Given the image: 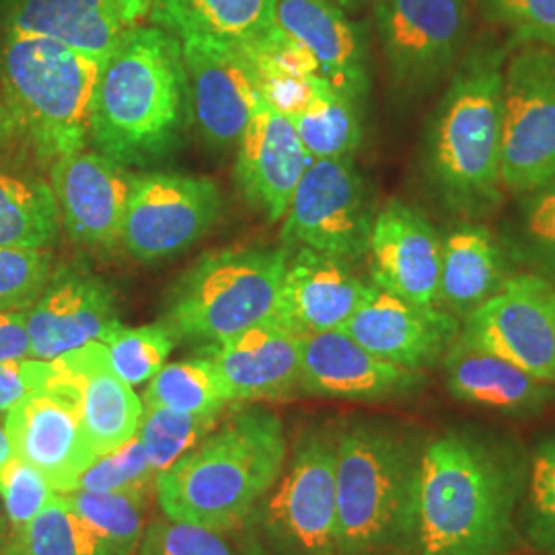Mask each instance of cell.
Returning a JSON list of instances; mask_svg holds the SVG:
<instances>
[{"instance_id":"obj_1","label":"cell","mask_w":555,"mask_h":555,"mask_svg":"<svg viewBox=\"0 0 555 555\" xmlns=\"http://www.w3.org/2000/svg\"><path fill=\"white\" fill-rule=\"evenodd\" d=\"M527 469L488 438L451 430L420 451L412 545L416 555H511L522 545L518 508Z\"/></svg>"},{"instance_id":"obj_2","label":"cell","mask_w":555,"mask_h":555,"mask_svg":"<svg viewBox=\"0 0 555 555\" xmlns=\"http://www.w3.org/2000/svg\"><path fill=\"white\" fill-rule=\"evenodd\" d=\"M190 116L181 41L159 25L134 27L101 66L89 140L124 167L169 157Z\"/></svg>"},{"instance_id":"obj_3","label":"cell","mask_w":555,"mask_h":555,"mask_svg":"<svg viewBox=\"0 0 555 555\" xmlns=\"http://www.w3.org/2000/svg\"><path fill=\"white\" fill-rule=\"evenodd\" d=\"M506 48L479 41L453 70L428 119L424 171L459 215H483L502 199V85Z\"/></svg>"},{"instance_id":"obj_4","label":"cell","mask_w":555,"mask_h":555,"mask_svg":"<svg viewBox=\"0 0 555 555\" xmlns=\"http://www.w3.org/2000/svg\"><path fill=\"white\" fill-rule=\"evenodd\" d=\"M286 459L280 417L263 408L243 410L157 477L160 511L215 533L238 529L276 486Z\"/></svg>"},{"instance_id":"obj_5","label":"cell","mask_w":555,"mask_h":555,"mask_svg":"<svg viewBox=\"0 0 555 555\" xmlns=\"http://www.w3.org/2000/svg\"><path fill=\"white\" fill-rule=\"evenodd\" d=\"M336 438L339 555H385L412 541L414 440L371 420L344 426Z\"/></svg>"},{"instance_id":"obj_6","label":"cell","mask_w":555,"mask_h":555,"mask_svg":"<svg viewBox=\"0 0 555 555\" xmlns=\"http://www.w3.org/2000/svg\"><path fill=\"white\" fill-rule=\"evenodd\" d=\"M101 66L62 41L2 29L0 82L36 159L52 165L87 146Z\"/></svg>"},{"instance_id":"obj_7","label":"cell","mask_w":555,"mask_h":555,"mask_svg":"<svg viewBox=\"0 0 555 555\" xmlns=\"http://www.w3.org/2000/svg\"><path fill=\"white\" fill-rule=\"evenodd\" d=\"M286 259L282 245L206 254L171 286L163 323L208 350L276 318Z\"/></svg>"},{"instance_id":"obj_8","label":"cell","mask_w":555,"mask_h":555,"mask_svg":"<svg viewBox=\"0 0 555 555\" xmlns=\"http://www.w3.org/2000/svg\"><path fill=\"white\" fill-rule=\"evenodd\" d=\"M336 440L327 430L298 438L276 486L243 522L258 555H339Z\"/></svg>"},{"instance_id":"obj_9","label":"cell","mask_w":555,"mask_h":555,"mask_svg":"<svg viewBox=\"0 0 555 555\" xmlns=\"http://www.w3.org/2000/svg\"><path fill=\"white\" fill-rule=\"evenodd\" d=\"M377 217L371 188L352 157L313 159L282 219L286 249L309 247L357 263L366 258Z\"/></svg>"},{"instance_id":"obj_10","label":"cell","mask_w":555,"mask_h":555,"mask_svg":"<svg viewBox=\"0 0 555 555\" xmlns=\"http://www.w3.org/2000/svg\"><path fill=\"white\" fill-rule=\"evenodd\" d=\"M502 188L531 192L555 179V50L522 48L504 68Z\"/></svg>"},{"instance_id":"obj_11","label":"cell","mask_w":555,"mask_h":555,"mask_svg":"<svg viewBox=\"0 0 555 555\" xmlns=\"http://www.w3.org/2000/svg\"><path fill=\"white\" fill-rule=\"evenodd\" d=\"M375 23L393 82L426 93L455 70L469 11L467 0H375Z\"/></svg>"},{"instance_id":"obj_12","label":"cell","mask_w":555,"mask_h":555,"mask_svg":"<svg viewBox=\"0 0 555 555\" xmlns=\"http://www.w3.org/2000/svg\"><path fill=\"white\" fill-rule=\"evenodd\" d=\"M220 206L212 179L183 173L137 176L119 243L140 263L176 258L215 227Z\"/></svg>"},{"instance_id":"obj_13","label":"cell","mask_w":555,"mask_h":555,"mask_svg":"<svg viewBox=\"0 0 555 555\" xmlns=\"http://www.w3.org/2000/svg\"><path fill=\"white\" fill-rule=\"evenodd\" d=\"M461 339L555 385V284L513 274L494 297L463 319Z\"/></svg>"},{"instance_id":"obj_14","label":"cell","mask_w":555,"mask_h":555,"mask_svg":"<svg viewBox=\"0 0 555 555\" xmlns=\"http://www.w3.org/2000/svg\"><path fill=\"white\" fill-rule=\"evenodd\" d=\"M179 41L192 124L210 146H235L261 101L251 60L233 43L204 38Z\"/></svg>"},{"instance_id":"obj_15","label":"cell","mask_w":555,"mask_h":555,"mask_svg":"<svg viewBox=\"0 0 555 555\" xmlns=\"http://www.w3.org/2000/svg\"><path fill=\"white\" fill-rule=\"evenodd\" d=\"M29 358L56 360L101 341L116 327L118 300L114 291L80 266L54 268L38 300L23 313Z\"/></svg>"},{"instance_id":"obj_16","label":"cell","mask_w":555,"mask_h":555,"mask_svg":"<svg viewBox=\"0 0 555 555\" xmlns=\"http://www.w3.org/2000/svg\"><path fill=\"white\" fill-rule=\"evenodd\" d=\"M137 176L128 167L82 149L50 165V185L70 241L85 249H114Z\"/></svg>"},{"instance_id":"obj_17","label":"cell","mask_w":555,"mask_h":555,"mask_svg":"<svg viewBox=\"0 0 555 555\" xmlns=\"http://www.w3.org/2000/svg\"><path fill=\"white\" fill-rule=\"evenodd\" d=\"M463 321L442 307L417 305L373 286L341 327L371 354L397 366L426 371L442 362Z\"/></svg>"},{"instance_id":"obj_18","label":"cell","mask_w":555,"mask_h":555,"mask_svg":"<svg viewBox=\"0 0 555 555\" xmlns=\"http://www.w3.org/2000/svg\"><path fill=\"white\" fill-rule=\"evenodd\" d=\"M371 284L417 305L440 307L442 237L417 208L391 199L369 238Z\"/></svg>"},{"instance_id":"obj_19","label":"cell","mask_w":555,"mask_h":555,"mask_svg":"<svg viewBox=\"0 0 555 555\" xmlns=\"http://www.w3.org/2000/svg\"><path fill=\"white\" fill-rule=\"evenodd\" d=\"M50 362L54 373L48 387L73 399L82 433L95 455L118 449L139 433L144 403L112 371L103 344H89Z\"/></svg>"},{"instance_id":"obj_20","label":"cell","mask_w":555,"mask_h":555,"mask_svg":"<svg viewBox=\"0 0 555 555\" xmlns=\"http://www.w3.org/2000/svg\"><path fill=\"white\" fill-rule=\"evenodd\" d=\"M13 455L31 463L56 494H68L95 459L80 426L73 399L59 389H41L25 397L2 417Z\"/></svg>"},{"instance_id":"obj_21","label":"cell","mask_w":555,"mask_h":555,"mask_svg":"<svg viewBox=\"0 0 555 555\" xmlns=\"http://www.w3.org/2000/svg\"><path fill=\"white\" fill-rule=\"evenodd\" d=\"M424 385V371L380 360L344 330L302 336L300 389L311 396L387 401L414 396Z\"/></svg>"},{"instance_id":"obj_22","label":"cell","mask_w":555,"mask_h":555,"mask_svg":"<svg viewBox=\"0 0 555 555\" xmlns=\"http://www.w3.org/2000/svg\"><path fill=\"white\" fill-rule=\"evenodd\" d=\"M371 291L350 261L309 247L288 249L276 319L298 336L341 330Z\"/></svg>"},{"instance_id":"obj_23","label":"cell","mask_w":555,"mask_h":555,"mask_svg":"<svg viewBox=\"0 0 555 555\" xmlns=\"http://www.w3.org/2000/svg\"><path fill=\"white\" fill-rule=\"evenodd\" d=\"M151 9L153 0H4L2 29L52 38L105 62Z\"/></svg>"},{"instance_id":"obj_24","label":"cell","mask_w":555,"mask_h":555,"mask_svg":"<svg viewBox=\"0 0 555 555\" xmlns=\"http://www.w3.org/2000/svg\"><path fill=\"white\" fill-rule=\"evenodd\" d=\"M237 146L235 176L243 198L270 222H280L313 160L295 124L259 101Z\"/></svg>"},{"instance_id":"obj_25","label":"cell","mask_w":555,"mask_h":555,"mask_svg":"<svg viewBox=\"0 0 555 555\" xmlns=\"http://www.w3.org/2000/svg\"><path fill=\"white\" fill-rule=\"evenodd\" d=\"M276 23L311 54L319 77L362 105L371 91L364 31L334 0H278Z\"/></svg>"},{"instance_id":"obj_26","label":"cell","mask_w":555,"mask_h":555,"mask_svg":"<svg viewBox=\"0 0 555 555\" xmlns=\"http://www.w3.org/2000/svg\"><path fill=\"white\" fill-rule=\"evenodd\" d=\"M206 352L219 366L233 403L282 399L300 389L302 336L276 318Z\"/></svg>"},{"instance_id":"obj_27","label":"cell","mask_w":555,"mask_h":555,"mask_svg":"<svg viewBox=\"0 0 555 555\" xmlns=\"http://www.w3.org/2000/svg\"><path fill=\"white\" fill-rule=\"evenodd\" d=\"M451 396L506 416H535L555 399L554 383L531 377L513 362L479 350L461 336L442 358Z\"/></svg>"},{"instance_id":"obj_28","label":"cell","mask_w":555,"mask_h":555,"mask_svg":"<svg viewBox=\"0 0 555 555\" xmlns=\"http://www.w3.org/2000/svg\"><path fill=\"white\" fill-rule=\"evenodd\" d=\"M513 276L498 238L481 224H459L442 237L440 307L463 319L496 295Z\"/></svg>"},{"instance_id":"obj_29","label":"cell","mask_w":555,"mask_h":555,"mask_svg":"<svg viewBox=\"0 0 555 555\" xmlns=\"http://www.w3.org/2000/svg\"><path fill=\"white\" fill-rule=\"evenodd\" d=\"M278 0H153L151 20L176 38L245 46L276 23Z\"/></svg>"},{"instance_id":"obj_30","label":"cell","mask_w":555,"mask_h":555,"mask_svg":"<svg viewBox=\"0 0 555 555\" xmlns=\"http://www.w3.org/2000/svg\"><path fill=\"white\" fill-rule=\"evenodd\" d=\"M60 224L50 181L0 163V247L50 249Z\"/></svg>"},{"instance_id":"obj_31","label":"cell","mask_w":555,"mask_h":555,"mask_svg":"<svg viewBox=\"0 0 555 555\" xmlns=\"http://www.w3.org/2000/svg\"><path fill=\"white\" fill-rule=\"evenodd\" d=\"M142 403L185 414H220L233 397L215 360L202 357L165 364L149 380Z\"/></svg>"},{"instance_id":"obj_32","label":"cell","mask_w":555,"mask_h":555,"mask_svg":"<svg viewBox=\"0 0 555 555\" xmlns=\"http://www.w3.org/2000/svg\"><path fill=\"white\" fill-rule=\"evenodd\" d=\"M291 121L313 159L352 157L362 144L360 105L327 82Z\"/></svg>"},{"instance_id":"obj_33","label":"cell","mask_w":555,"mask_h":555,"mask_svg":"<svg viewBox=\"0 0 555 555\" xmlns=\"http://www.w3.org/2000/svg\"><path fill=\"white\" fill-rule=\"evenodd\" d=\"M4 555H103V550L100 537L68 498L54 494L40 515L13 529Z\"/></svg>"},{"instance_id":"obj_34","label":"cell","mask_w":555,"mask_h":555,"mask_svg":"<svg viewBox=\"0 0 555 555\" xmlns=\"http://www.w3.org/2000/svg\"><path fill=\"white\" fill-rule=\"evenodd\" d=\"M64 496L93 527L103 555H134L139 550L149 496L116 492H70Z\"/></svg>"},{"instance_id":"obj_35","label":"cell","mask_w":555,"mask_h":555,"mask_svg":"<svg viewBox=\"0 0 555 555\" xmlns=\"http://www.w3.org/2000/svg\"><path fill=\"white\" fill-rule=\"evenodd\" d=\"M220 414H185L167 408H146L140 416L139 433L153 472L165 474L179 459L194 451L219 422Z\"/></svg>"},{"instance_id":"obj_36","label":"cell","mask_w":555,"mask_h":555,"mask_svg":"<svg viewBox=\"0 0 555 555\" xmlns=\"http://www.w3.org/2000/svg\"><path fill=\"white\" fill-rule=\"evenodd\" d=\"M518 527L537 554L555 555V435L543 438L531 453Z\"/></svg>"},{"instance_id":"obj_37","label":"cell","mask_w":555,"mask_h":555,"mask_svg":"<svg viewBox=\"0 0 555 555\" xmlns=\"http://www.w3.org/2000/svg\"><path fill=\"white\" fill-rule=\"evenodd\" d=\"M100 344L107 352L112 371L130 387L155 377L176 346V336L160 321L153 325L126 327L118 323Z\"/></svg>"},{"instance_id":"obj_38","label":"cell","mask_w":555,"mask_h":555,"mask_svg":"<svg viewBox=\"0 0 555 555\" xmlns=\"http://www.w3.org/2000/svg\"><path fill=\"white\" fill-rule=\"evenodd\" d=\"M520 196L508 243L535 274L555 284V179Z\"/></svg>"},{"instance_id":"obj_39","label":"cell","mask_w":555,"mask_h":555,"mask_svg":"<svg viewBox=\"0 0 555 555\" xmlns=\"http://www.w3.org/2000/svg\"><path fill=\"white\" fill-rule=\"evenodd\" d=\"M155 488L157 474L149 463L140 438L134 435L118 449L95 456L77 477L70 492H116L149 496V492Z\"/></svg>"},{"instance_id":"obj_40","label":"cell","mask_w":555,"mask_h":555,"mask_svg":"<svg viewBox=\"0 0 555 555\" xmlns=\"http://www.w3.org/2000/svg\"><path fill=\"white\" fill-rule=\"evenodd\" d=\"M54 268L52 247H0V309L25 313L40 297Z\"/></svg>"},{"instance_id":"obj_41","label":"cell","mask_w":555,"mask_h":555,"mask_svg":"<svg viewBox=\"0 0 555 555\" xmlns=\"http://www.w3.org/2000/svg\"><path fill=\"white\" fill-rule=\"evenodd\" d=\"M56 492L50 481L31 463L13 455L0 465V500L13 529L25 527L40 515Z\"/></svg>"},{"instance_id":"obj_42","label":"cell","mask_w":555,"mask_h":555,"mask_svg":"<svg viewBox=\"0 0 555 555\" xmlns=\"http://www.w3.org/2000/svg\"><path fill=\"white\" fill-rule=\"evenodd\" d=\"M134 555H237L222 533H215L192 522L159 518L151 522Z\"/></svg>"},{"instance_id":"obj_43","label":"cell","mask_w":555,"mask_h":555,"mask_svg":"<svg viewBox=\"0 0 555 555\" xmlns=\"http://www.w3.org/2000/svg\"><path fill=\"white\" fill-rule=\"evenodd\" d=\"M483 9L513 31L516 43L555 50V0H483Z\"/></svg>"},{"instance_id":"obj_44","label":"cell","mask_w":555,"mask_h":555,"mask_svg":"<svg viewBox=\"0 0 555 555\" xmlns=\"http://www.w3.org/2000/svg\"><path fill=\"white\" fill-rule=\"evenodd\" d=\"M258 85L261 101L278 114L293 119L315 100L325 80L286 73H258Z\"/></svg>"},{"instance_id":"obj_45","label":"cell","mask_w":555,"mask_h":555,"mask_svg":"<svg viewBox=\"0 0 555 555\" xmlns=\"http://www.w3.org/2000/svg\"><path fill=\"white\" fill-rule=\"evenodd\" d=\"M52 362L38 358L0 360V414L11 412L25 397L50 385Z\"/></svg>"},{"instance_id":"obj_46","label":"cell","mask_w":555,"mask_h":555,"mask_svg":"<svg viewBox=\"0 0 555 555\" xmlns=\"http://www.w3.org/2000/svg\"><path fill=\"white\" fill-rule=\"evenodd\" d=\"M29 358V337L23 313L0 309V360Z\"/></svg>"},{"instance_id":"obj_47","label":"cell","mask_w":555,"mask_h":555,"mask_svg":"<svg viewBox=\"0 0 555 555\" xmlns=\"http://www.w3.org/2000/svg\"><path fill=\"white\" fill-rule=\"evenodd\" d=\"M15 142H23L21 139V126L17 114L7 98V91L0 82V151L9 149Z\"/></svg>"},{"instance_id":"obj_48","label":"cell","mask_w":555,"mask_h":555,"mask_svg":"<svg viewBox=\"0 0 555 555\" xmlns=\"http://www.w3.org/2000/svg\"><path fill=\"white\" fill-rule=\"evenodd\" d=\"M13 456V449H11V442H9V437H7V433H4V424L0 422V465L7 461V459H11Z\"/></svg>"},{"instance_id":"obj_49","label":"cell","mask_w":555,"mask_h":555,"mask_svg":"<svg viewBox=\"0 0 555 555\" xmlns=\"http://www.w3.org/2000/svg\"><path fill=\"white\" fill-rule=\"evenodd\" d=\"M337 7H341L346 13H352V11H358L362 4H366L369 0H334Z\"/></svg>"},{"instance_id":"obj_50","label":"cell","mask_w":555,"mask_h":555,"mask_svg":"<svg viewBox=\"0 0 555 555\" xmlns=\"http://www.w3.org/2000/svg\"><path fill=\"white\" fill-rule=\"evenodd\" d=\"M4 545H7V535H4V518L0 515V555H4Z\"/></svg>"}]
</instances>
